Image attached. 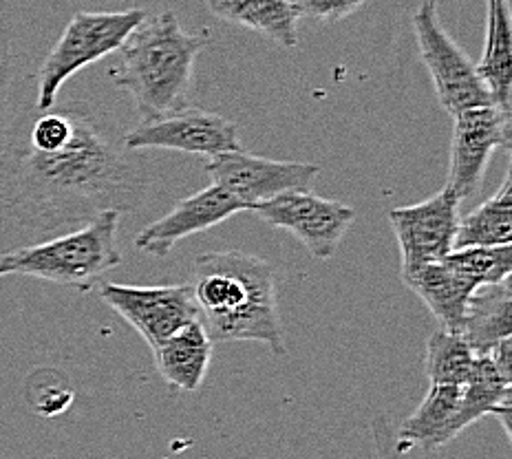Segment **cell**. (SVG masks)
Wrapping results in <instances>:
<instances>
[{"mask_svg": "<svg viewBox=\"0 0 512 459\" xmlns=\"http://www.w3.org/2000/svg\"><path fill=\"white\" fill-rule=\"evenodd\" d=\"M131 153L89 102L36 109L27 124L14 115L0 144V204L31 232L84 226L106 210L135 212L151 179Z\"/></svg>", "mask_w": 512, "mask_h": 459, "instance_id": "cell-1", "label": "cell"}, {"mask_svg": "<svg viewBox=\"0 0 512 459\" xmlns=\"http://www.w3.org/2000/svg\"><path fill=\"white\" fill-rule=\"evenodd\" d=\"M192 294L212 343L252 340L283 356L285 336L270 261L241 250L199 254L192 263Z\"/></svg>", "mask_w": 512, "mask_h": 459, "instance_id": "cell-2", "label": "cell"}, {"mask_svg": "<svg viewBox=\"0 0 512 459\" xmlns=\"http://www.w3.org/2000/svg\"><path fill=\"white\" fill-rule=\"evenodd\" d=\"M206 34H190L173 12L144 16L120 51L111 80L135 102L142 120H151L188 104V91Z\"/></svg>", "mask_w": 512, "mask_h": 459, "instance_id": "cell-3", "label": "cell"}, {"mask_svg": "<svg viewBox=\"0 0 512 459\" xmlns=\"http://www.w3.org/2000/svg\"><path fill=\"white\" fill-rule=\"evenodd\" d=\"M120 221L122 212L106 210L62 237L0 254V279L31 276L78 292H91L106 274L124 263L117 248Z\"/></svg>", "mask_w": 512, "mask_h": 459, "instance_id": "cell-4", "label": "cell"}, {"mask_svg": "<svg viewBox=\"0 0 512 459\" xmlns=\"http://www.w3.org/2000/svg\"><path fill=\"white\" fill-rule=\"evenodd\" d=\"M144 9L126 12H78L64 27L58 42L40 64L36 84V109L47 111L58 104L64 82L89 64L117 51L128 34L142 23Z\"/></svg>", "mask_w": 512, "mask_h": 459, "instance_id": "cell-5", "label": "cell"}, {"mask_svg": "<svg viewBox=\"0 0 512 459\" xmlns=\"http://www.w3.org/2000/svg\"><path fill=\"white\" fill-rule=\"evenodd\" d=\"M413 29L422 62L435 84L437 102L446 113L457 115L473 106L493 104L482 78L477 76L475 64L440 23L435 0H424L415 9Z\"/></svg>", "mask_w": 512, "mask_h": 459, "instance_id": "cell-6", "label": "cell"}, {"mask_svg": "<svg viewBox=\"0 0 512 459\" xmlns=\"http://www.w3.org/2000/svg\"><path fill=\"white\" fill-rule=\"evenodd\" d=\"M248 212L274 228L294 234L318 261L332 259L351 223L356 221L354 208L314 195L312 190H285L254 204Z\"/></svg>", "mask_w": 512, "mask_h": 459, "instance_id": "cell-7", "label": "cell"}, {"mask_svg": "<svg viewBox=\"0 0 512 459\" xmlns=\"http://www.w3.org/2000/svg\"><path fill=\"white\" fill-rule=\"evenodd\" d=\"M124 144L128 151L166 148L208 159L241 148L237 124L190 104L151 120H140V124L124 133Z\"/></svg>", "mask_w": 512, "mask_h": 459, "instance_id": "cell-8", "label": "cell"}, {"mask_svg": "<svg viewBox=\"0 0 512 459\" xmlns=\"http://www.w3.org/2000/svg\"><path fill=\"white\" fill-rule=\"evenodd\" d=\"M453 120L451 166H448L446 186L464 204L482 192L493 155L499 148H510L512 115L499 111L495 104H484L453 115Z\"/></svg>", "mask_w": 512, "mask_h": 459, "instance_id": "cell-9", "label": "cell"}, {"mask_svg": "<svg viewBox=\"0 0 512 459\" xmlns=\"http://www.w3.org/2000/svg\"><path fill=\"white\" fill-rule=\"evenodd\" d=\"M98 285L102 301L120 314L128 325H133L151 349L199 318V307L190 283L151 287L120 283Z\"/></svg>", "mask_w": 512, "mask_h": 459, "instance_id": "cell-10", "label": "cell"}, {"mask_svg": "<svg viewBox=\"0 0 512 459\" xmlns=\"http://www.w3.org/2000/svg\"><path fill=\"white\" fill-rule=\"evenodd\" d=\"M460 206V197L444 186L431 199L389 212V223L402 254V276L442 261L448 252H453Z\"/></svg>", "mask_w": 512, "mask_h": 459, "instance_id": "cell-11", "label": "cell"}, {"mask_svg": "<svg viewBox=\"0 0 512 459\" xmlns=\"http://www.w3.org/2000/svg\"><path fill=\"white\" fill-rule=\"evenodd\" d=\"M206 173L212 184L237 197L245 210L268 201L285 190H309L320 168L307 162H279L239 151L221 153L208 159Z\"/></svg>", "mask_w": 512, "mask_h": 459, "instance_id": "cell-12", "label": "cell"}, {"mask_svg": "<svg viewBox=\"0 0 512 459\" xmlns=\"http://www.w3.org/2000/svg\"><path fill=\"white\" fill-rule=\"evenodd\" d=\"M243 210L245 206L237 197L210 184L195 195L177 201L173 210L153 221L151 226H146L135 237V248L155 256V259H164L179 241L192 237V234L212 230Z\"/></svg>", "mask_w": 512, "mask_h": 459, "instance_id": "cell-13", "label": "cell"}, {"mask_svg": "<svg viewBox=\"0 0 512 459\" xmlns=\"http://www.w3.org/2000/svg\"><path fill=\"white\" fill-rule=\"evenodd\" d=\"M460 402L462 389L457 384H431L420 407L400 426V453L413 451V448L437 451V448L451 444L455 437H460V433H464L460 422Z\"/></svg>", "mask_w": 512, "mask_h": 459, "instance_id": "cell-14", "label": "cell"}, {"mask_svg": "<svg viewBox=\"0 0 512 459\" xmlns=\"http://www.w3.org/2000/svg\"><path fill=\"white\" fill-rule=\"evenodd\" d=\"M402 281L422 298L431 314L440 320V325L451 332L460 329L466 305L479 287L473 276L457 268L448 256L424 265L409 276H402Z\"/></svg>", "mask_w": 512, "mask_h": 459, "instance_id": "cell-15", "label": "cell"}, {"mask_svg": "<svg viewBox=\"0 0 512 459\" xmlns=\"http://www.w3.org/2000/svg\"><path fill=\"white\" fill-rule=\"evenodd\" d=\"M215 343L201 320H192L153 347L155 367L162 380L177 391L192 393L204 384Z\"/></svg>", "mask_w": 512, "mask_h": 459, "instance_id": "cell-16", "label": "cell"}, {"mask_svg": "<svg viewBox=\"0 0 512 459\" xmlns=\"http://www.w3.org/2000/svg\"><path fill=\"white\" fill-rule=\"evenodd\" d=\"M512 281L482 285L466 305L460 332L477 356L512 338Z\"/></svg>", "mask_w": 512, "mask_h": 459, "instance_id": "cell-17", "label": "cell"}, {"mask_svg": "<svg viewBox=\"0 0 512 459\" xmlns=\"http://www.w3.org/2000/svg\"><path fill=\"white\" fill-rule=\"evenodd\" d=\"M210 12L232 25L252 29L285 49H296L298 7L294 0H208Z\"/></svg>", "mask_w": 512, "mask_h": 459, "instance_id": "cell-18", "label": "cell"}, {"mask_svg": "<svg viewBox=\"0 0 512 459\" xmlns=\"http://www.w3.org/2000/svg\"><path fill=\"white\" fill-rule=\"evenodd\" d=\"M486 45L482 60L475 64L477 76L490 93V100L499 111L510 113L512 87V31L508 0H488Z\"/></svg>", "mask_w": 512, "mask_h": 459, "instance_id": "cell-19", "label": "cell"}, {"mask_svg": "<svg viewBox=\"0 0 512 459\" xmlns=\"http://www.w3.org/2000/svg\"><path fill=\"white\" fill-rule=\"evenodd\" d=\"M497 248V245H512V175L510 170L501 181L499 190L486 199L482 206L460 217L453 250L473 248Z\"/></svg>", "mask_w": 512, "mask_h": 459, "instance_id": "cell-20", "label": "cell"}, {"mask_svg": "<svg viewBox=\"0 0 512 459\" xmlns=\"http://www.w3.org/2000/svg\"><path fill=\"white\" fill-rule=\"evenodd\" d=\"M477 354L460 332L440 327L426 340L424 369L431 384H460L471 376Z\"/></svg>", "mask_w": 512, "mask_h": 459, "instance_id": "cell-21", "label": "cell"}, {"mask_svg": "<svg viewBox=\"0 0 512 459\" xmlns=\"http://www.w3.org/2000/svg\"><path fill=\"white\" fill-rule=\"evenodd\" d=\"M457 268L471 274L477 285H493L510 279L512 274V245H497V248H460L446 254Z\"/></svg>", "mask_w": 512, "mask_h": 459, "instance_id": "cell-22", "label": "cell"}, {"mask_svg": "<svg viewBox=\"0 0 512 459\" xmlns=\"http://www.w3.org/2000/svg\"><path fill=\"white\" fill-rule=\"evenodd\" d=\"M16 84V53L14 36L7 20L0 16V144L5 140L9 124L14 120L12 93Z\"/></svg>", "mask_w": 512, "mask_h": 459, "instance_id": "cell-23", "label": "cell"}, {"mask_svg": "<svg viewBox=\"0 0 512 459\" xmlns=\"http://www.w3.org/2000/svg\"><path fill=\"white\" fill-rule=\"evenodd\" d=\"M298 14L312 18L316 23H340L356 14L367 0H294Z\"/></svg>", "mask_w": 512, "mask_h": 459, "instance_id": "cell-24", "label": "cell"}, {"mask_svg": "<svg viewBox=\"0 0 512 459\" xmlns=\"http://www.w3.org/2000/svg\"><path fill=\"white\" fill-rule=\"evenodd\" d=\"M486 3H488V0H486Z\"/></svg>", "mask_w": 512, "mask_h": 459, "instance_id": "cell-25", "label": "cell"}]
</instances>
